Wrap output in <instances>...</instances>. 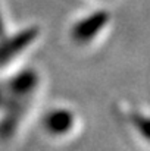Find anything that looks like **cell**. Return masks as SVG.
Instances as JSON below:
<instances>
[{
  "instance_id": "cell-1",
  "label": "cell",
  "mask_w": 150,
  "mask_h": 151,
  "mask_svg": "<svg viewBox=\"0 0 150 151\" xmlns=\"http://www.w3.org/2000/svg\"><path fill=\"white\" fill-rule=\"evenodd\" d=\"M36 35H37V29L36 28H30V29H25V31L19 32L18 35L9 38L6 43L0 44V63L9 60L13 54L24 50L36 38Z\"/></svg>"
},
{
  "instance_id": "cell-2",
  "label": "cell",
  "mask_w": 150,
  "mask_h": 151,
  "mask_svg": "<svg viewBox=\"0 0 150 151\" xmlns=\"http://www.w3.org/2000/svg\"><path fill=\"white\" fill-rule=\"evenodd\" d=\"M106 21H107V15L104 12L93 13L90 18L81 21L77 27H74L72 37L77 41H87L96 35V32L106 24Z\"/></svg>"
},
{
  "instance_id": "cell-3",
  "label": "cell",
  "mask_w": 150,
  "mask_h": 151,
  "mask_svg": "<svg viewBox=\"0 0 150 151\" xmlns=\"http://www.w3.org/2000/svg\"><path fill=\"white\" fill-rule=\"evenodd\" d=\"M72 114L68 110H54L49 113L44 119V125L47 128V131L53 134H63L66 131H69V128L72 126Z\"/></svg>"
},
{
  "instance_id": "cell-4",
  "label": "cell",
  "mask_w": 150,
  "mask_h": 151,
  "mask_svg": "<svg viewBox=\"0 0 150 151\" xmlns=\"http://www.w3.org/2000/svg\"><path fill=\"white\" fill-rule=\"evenodd\" d=\"M36 85V75L33 72H24L12 82V91L16 94H25L30 93V90Z\"/></svg>"
},
{
  "instance_id": "cell-5",
  "label": "cell",
  "mask_w": 150,
  "mask_h": 151,
  "mask_svg": "<svg viewBox=\"0 0 150 151\" xmlns=\"http://www.w3.org/2000/svg\"><path fill=\"white\" fill-rule=\"evenodd\" d=\"M138 129H140L144 135L150 137V120L149 119H140V120H138Z\"/></svg>"
},
{
  "instance_id": "cell-6",
  "label": "cell",
  "mask_w": 150,
  "mask_h": 151,
  "mask_svg": "<svg viewBox=\"0 0 150 151\" xmlns=\"http://www.w3.org/2000/svg\"><path fill=\"white\" fill-rule=\"evenodd\" d=\"M3 34V24H1V18H0V35Z\"/></svg>"
}]
</instances>
